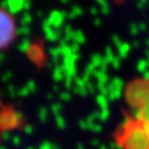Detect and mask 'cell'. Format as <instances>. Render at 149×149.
Here are the masks:
<instances>
[{
	"mask_svg": "<svg viewBox=\"0 0 149 149\" xmlns=\"http://www.w3.org/2000/svg\"><path fill=\"white\" fill-rule=\"evenodd\" d=\"M117 139L123 149H149V124L137 116L127 119Z\"/></svg>",
	"mask_w": 149,
	"mask_h": 149,
	"instance_id": "6da1fadb",
	"label": "cell"
},
{
	"mask_svg": "<svg viewBox=\"0 0 149 149\" xmlns=\"http://www.w3.org/2000/svg\"><path fill=\"white\" fill-rule=\"evenodd\" d=\"M16 37V23L11 15L0 8V51L9 47Z\"/></svg>",
	"mask_w": 149,
	"mask_h": 149,
	"instance_id": "7a4b0ae2",
	"label": "cell"
},
{
	"mask_svg": "<svg viewBox=\"0 0 149 149\" xmlns=\"http://www.w3.org/2000/svg\"><path fill=\"white\" fill-rule=\"evenodd\" d=\"M144 101L139 102L137 104H135V106H137V117L144 119L145 122L149 124V93L147 96H145Z\"/></svg>",
	"mask_w": 149,
	"mask_h": 149,
	"instance_id": "3957f363",
	"label": "cell"
}]
</instances>
